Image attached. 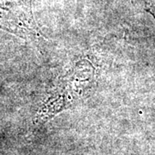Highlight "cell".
<instances>
[{
  "label": "cell",
  "mask_w": 155,
  "mask_h": 155,
  "mask_svg": "<svg viewBox=\"0 0 155 155\" xmlns=\"http://www.w3.org/2000/svg\"><path fill=\"white\" fill-rule=\"evenodd\" d=\"M0 28L22 37H39L32 0H0Z\"/></svg>",
  "instance_id": "1"
}]
</instances>
